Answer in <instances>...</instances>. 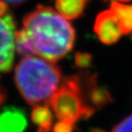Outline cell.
<instances>
[{
  "label": "cell",
  "instance_id": "ba28073f",
  "mask_svg": "<svg viewBox=\"0 0 132 132\" xmlns=\"http://www.w3.org/2000/svg\"><path fill=\"white\" fill-rule=\"evenodd\" d=\"M31 120L38 128V132H50L53 124L52 110L46 105H38L31 112Z\"/></svg>",
  "mask_w": 132,
  "mask_h": 132
},
{
  "label": "cell",
  "instance_id": "4fadbf2b",
  "mask_svg": "<svg viewBox=\"0 0 132 132\" xmlns=\"http://www.w3.org/2000/svg\"><path fill=\"white\" fill-rule=\"evenodd\" d=\"M112 132H132V115L118 123Z\"/></svg>",
  "mask_w": 132,
  "mask_h": 132
},
{
  "label": "cell",
  "instance_id": "8fae6325",
  "mask_svg": "<svg viewBox=\"0 0 132 132\" xmlns=\"http://www.w3.org/2000/svg\"><path fill=\"white\" fill-rule=\"evenodd\" d=\"M15 49L20 55L32 56L35 55V50L32 45L29 35L24 29L16 31L15 36Z\"/></svg>",
  "mask_w": 132,
  "mask_h": 132
},
{
  "label": "cell",
  "instance_id": "6da1fadb",
  "mask_svg": "<svg viewBox=\"0 0 132 132\" xmlns=\"http://www.w3.org/2000/svg\"><path fill=\"white\" fill-rule=\"evenodd\" d=\"M23 29L29 35L35 53L52 62L65 57L75 40L71 23L52 8L41 5L25 16Z\"/></svg>",
  "mask_w": 132,
  "mask_h": 132
},
{
  "label": "cell",
  "instance_id": "5b68a950",
  "mask_svg": "<svg viewBox=\"0 0 132 132\" xmlns=\"http://www.w3.org/2000/svg\"><path fill=\"white\" fill-rule=\"evenodd\" d=\"M94 30L101 42L106 45L118 42L123 35L117 16L111 10H105L97 15Z\"/></svg>",
  "mask_w": 132,
  "mask_h": 132
},
{
  "label": "cell",
  "instance_id": "3957f363",
  "mask_svg": "<svg viewBox=\"0 0 132 132\" xmlns=\"http://www.w3.org/2000/svg\"><path fill=\"white\" fill-rule=\"evenodd\" d=\"M59 120H69L75 123L87 118L95 111L85 103L78 75L64 79L48 101Z\"/></svg>",
  "mask_w": 132,
  "mask_h": 132
},
{
  "label": "cell",
  "instance_id": "9a60e30c",
  "mask_svg": "<svg viewBox=\"0 0 132 132\" xmlns=\"http://www.w3.org/2000/svg\"><path fill=\"white\" fill-rule=\"evenodd\" d=\"M6 98V92H5V90L2 88V86L0 85V105H2V103H4Z\"/></svg>",
  "mask_w": 132,
  "mask_h": 132
},
{
  "label": "cell",
  "instance_id": "2e32d148",
  "mask_svg": "<svg viewBox=\"0 0 132 132\" xmlns=\"http://www.w3.org/2000/svg\"><path fill=\"white\" fill-rule=\"evenodd\" d=\"M2 1H4L5 3H9L13 6H18V5L22 4L25 0H2Z\"/></svg>",
  "mask_w": 132,
  "mask_h": 132
},
{
  "label": "cell",
  "instance_id": "5bb4252c",
  "mask_svg": "<svg viewBox=\"0 0 132 132\" xmlns=\"http://www.w3.org/2000/svg\"><path fill=\"white\" fill-rule=\"evenodd\" d=\"M74 123L69 120H59L53 128L54 132H72Z\"/></svg>",
  "mask_w": 132,
  "mask_h": 132
},
{
  "label": "cell",
  "instance_id": "277c9868",
  "mask_svg": "<svg viewBox=\"0 0 132 132\" xmlns=\"http://www.w3.org/2000/svg\"><path fill=\"white\" fill-rule=\"evenodd\" d=\"M16 24L10 13L0 16V72L11 70L14 62Z\"/></svg>",
  "mask_w": 132,
  "mask_h": 132
},
{
  "label": "cell",
  "instance_id": "7a4b0ae2",
  "mask_svg": "<svg viewBox=\"0 0 132 132\" xmlns=\"http://www.w3.org/2000/svg\"><path fill=\"white\" fill-rule=\"evenodd\" d=\"M62 81V71L54 62L26 56L16 64L15 82L24 100L34 105L52 97Z\"/></svg>",
  "mask_w": 132,
  "mask_h": 132
},
{
  "label": "cell",
  "instance_id": "52a82bcc",
  "mask_svg": "<svg viewBox=\"0 0 132 132\" xmlns=\"http://www.w3.org/2000/svg\"><path fill=\"white\" fill-rule=\"evenodd\" d=\"M27 126V116L19 107L9 105L0 112V132H24Z\"/></svg>",
  "mask_w": 132,
  "mask_h": 132
},
{
  "label": "cell",
  "instance_id": "9c48e42d",
  "mask_svg": "<svg viewBox=\"0 0 132 132\" xmlns=\"http://www.w3.org/2000/svg\"><path fill=\"white\" fill-rule=\"evenodd\" d=\"M85 4V0H55L58 13L70 20L77 19L82 14Z\"/></svg>",
  "mask_w": 132,
  "mask_h": 132
},
{
  "label": "cell",
  "instance_id": "d6986e66",
  "mask_svg": "<svg viewBox=\"0 0 132 132\" xmlns=\"http://www.w3.org/2000/svg\"><path fill=\"white\" fill-rule=\"evenodd\" d=\"M85 2H86V1H87V0H85Z\"/></svg>",
  "mask_w": 132,
  "mask_h": 132
},
{
  "label": "cell",
  "instance_id": "ac0fdd59",
  "mask_svg": "<svg viewBox=\"0 0 132 132\" xmlns=\"http://www.w3.org/2000/svg\"><path fill=\"white\" fill-rule=\"evenodd\" d=\"M91 132H105V131H103V130H101V129H94Z\"/></svg>",
  "mask_w": 132,
  "mask_h": 132
},
{
  "label": "cell",
  "instance_id": "30bf717a",
  "mask_svg": "<svg viewBox=\"0 0 132 132\" xmlns=\"http://www.w3.org/2000/svg\"><path fill=\"white\" fill-rule=\"evenodd\" d=\"M110 10L117 16L123 34L132 32V6L113 1L110 6Z\"/></svg>",
  "mask_w": 132,
  "mask_h": 132
},
{
  "label": "cell",
  "instance_id": "7c38bea8",
  "mask_svg": "<svg viewBox=\"0 0 132 132\" xmlns=\"http://www.w3.org/2000/svg\"><path fill=\"white\" fill-rule=\"evenodd\" d=\"M92 61H93V57L87 52H77L74 57L75 65L81 69L90 67L92 64Z\"/></svg>",
  "mask_w": 132,
  "mask_h": 132
},
{
  "label": "cell",
  "instance_id": "8992f818",
  "mask_svg": "<svg viewBox=\"0 0 132 132\" xmlns=\"http://www.w3.org/2000/svg\"><path fill=\"white\" fill-rule=\"evenodd\" d=\"M81 84L82 94L85 103L90 107L96 109L101 108L112 101L111 95L105 88L99 86L95 74L85 73L84 77L78 75Z\"/></svg>",
  "mask_w": 132,
  "mask_h": 132
},
{
  "label": "cell",
  "instance_id": "e0dca14e",
  "mask_svg": "<svg viewBox=\"0 0 132 132\" xmlns=\"http://www.w3.org/2000/svg\"><path fill=\"white\" fill-rule=\"evenodd\" d=\"M105 1H107V0H105ZM112 2L113 1H117V2H128V1H130V0H111Z\"/></svg>",
  "mask_w": 132,
  "mask_h": 132
}]
</instances>
